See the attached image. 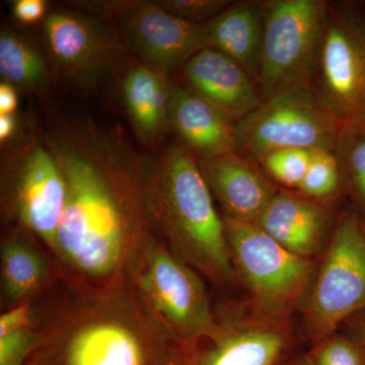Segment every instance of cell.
Wrapping results in <instances>:
<instances>
[{
    "label": "cell",
    "mask_w": 365,
    "mask_h": 365,
    "mask_svg": "<svg viewBox=\"0 0 365 365\" xmlns=\"http://www.w3.org/2000/svg\"><path fill=\"white\" fill-rule=\"evenodd\" d=\"M292 344L284 317L256 309L249 317L232 304L215 307L208 335L180 345L179 365H280Z\"/></svg>",
    "instance_id": "obj_11"
},
{
    "label": "cell",
    "mask_w": 365,
    "mask_h": 365,
    "mask_svg": "<svg viewBox=\"0 0 365 365\" xmlns=\"http://www.w3.org/2000/svg\"><path fill=\"white\" fill-rule=\"evenodd\" d=\"M334 153L345 192L365 216V116L340 120Z\"/></svg>",
    "instance_id": "obj_22"
},
{
    "label": "cell",
    "mask_w": 365,
    "mask_h": 365,
    "mask_svg": "<svg viewBox=\"0 0 365 365\" xmlns=\"http://www.w3.org/2000/svg\"><path fill=\"white\" fill-rule=\"evenodd\" d=\"M255 225L283 248L311 259L326 241L330 215L321 201L278 191Z\"/></svg>",
    "instance_id": "obj_17"
},
{
    "label": "cell",
    "mask_w": 365,
    "mask_h": 365,
    "mask_svg": "<svg viewBox=\"0 0 365 365\" xmlns=\"http://www.w3.org/2000/svg\"><path fill=\"white\" fill-rule=\"evenodd\" d=\"M197 163L222 218L256 223L278 192L258 163L235 151Z\"/></svg>",
    "instance_id": "obj_15"
},
{
    "label": "cell",
    "mask_w": 365,
    "mask_h": 365,
    "mask_svg": "<svg viewBox=\"0 0 365 365\" xmlns=\"http://www.w3.org/2000/svg\"><path fill=\"white\" fill-rule=\"evenodd\" d=\"M18 130V120L14 114L0 115V141L1 143L11 140Z\"/></svg>",
    "instance_id": "obj_31"
},
{
    "label": "cell",
    "mask_w": 365,
    "mask_h": 365,
    "mask_svg": "<svg viewBox=\"0 0 365 365\" xmlns=\"http://www.w3.org/2000/svg\"><path fill=\"white\" fill-rule=\"evenodd\" d=\"M222 220L237 279L251 292L256 309L284 317L304 302L317 271L312 259L283 248L255 223Z\"/></svg>",
    "instance_id": "obj_9"
},
{
    "label": "cell",
    "mask_w": 365,
    "mask_h": 365,
    "mask_svg": "<svg viewBox=\"0 0 365 365\" xmlns=\"http://www.w3.org/2000/svg\"><path fill=\"white\" fill-rule=\"evenodd\" d=\"M312 86L339 120L365 116V9L330 4Z\"/></svg>",
    "instance_id": "obj_10"
},
{
    "label": "cell",
    "mask_w": 365,
    "mask_h": 365,
    "mask_svg": "<svg viewBox=\"0 0 365 365\" xmlns=\"http://www.w3.org/2000/svg\"><path fill=\"white\" fill-rule=\"evenodd\" d=\"M138 1H78L71 4L76 11L98 19L121 16L124 18Z\"/></svg>",
    "instance_id": "obj_28"
},
{
    "label": "cell",
    "mask_w": 365,
    "mask_h": 365,
    "mask_svg": "<svg viewBox=\"0 0 365 365\" xmlns=\"http://www.w3.org/2000/svg\"><path fill=\"white\" fill-rule=\"evenodd\" d=\"M103 19L60 9L44 21L46 46L51 64L71 85L91 90L115 71L124 48Z\"/></svg>",
    "instance_id": "obj_12"
},
{
    "label": "cell",
    "mask_w": 365,
    "mask_h": 365,
    "mask_svg": "<svg viewBox=\"0 0 365 365\" xmlns=\"http://www.w3.org/2000/svg\"><path fill=\"white\" fill-rule=\"evenodd\" d=\"M307 356L314 365H365V349L355 337L335 335L319 341Z\"/></svg>",
    "instance_id": "obj_26"
},
{
    "label": "cell",
    "mask_w": 365,
    "mask_h": 365,
    "mask_svg": "<svg viewBox=\"0 0 365 365\" xmlns=\"http://www.w3.org/2000/svg\"><path fill=\"white\" fill-rule=\"evenodd\" d=\"M0 76L16 88L41 93L51 79L49 63L30 38L9 30L0 34Z\"/></svg>",
    "instance_id": "obj_21"
},
{
    "label": "cell",
    "mask_w": 365,
    "mask_h": 365,
    "mask_svg": "<svg viewBox=\"0 0 365 365\" xmlns=\"http://www.w3.org/2000/svg\"><path fill=\"white\" fill-rule=\"evenodd\" d=\"M339 124L313 86H294L263 98L235 123V151L255 163L284 148L334 151Z\"/></svg>",
    "instance_id": "obj_6"
},
{
    "label": "cell",
    "mask_w": 365,
    "mask_h": 365,
    "mask_svg": "<svg viewBox=\"0 0 365 365\" xmlns=\"http://www.w3.org/2000/svg\"><path fill=\"white\" fill-rule=\"evenodd\" d=\"M0 187L4 228L19 227L32 232L53 254L66 185L43 138L25 136L11 148L2 160Z\"/></svg>",
    "instance_id": "obj_8"
},
{
    "label": "cell",
    "mask_w": 365,
    "mask_h": 365,
    "mask_svg": "<svg viewBox=\"0 0 365 365\" xmlns=\"http://www.w3.org/2000/svg\"><path fill=\"white\" fill-rule=\"evenodd\" d=\"M297 192L314 200L323 201L337 198L345 192L340 165L335 153L329 150H316Z\"/></svg>",
    "instance_id": "obj_24"
},
{
    "label": "cell",
    "mask_w": 365,
    "mask_h": 365,
    "mask_svg": "<svg viewBox=\"0 0 365 365\" xmlns=\"http://www.w3.org/2000/svg\"><path fill=\"white\" fill-rule=\"evenodd\" d=\"M123 35L143 66L167 76L207 48L206 24L177 18L158 2L138 1L123 18Z\"/></svg>",
    "instance_id": "obj_13"
},
{
    "label": "cell",
    "mask_w": 365,
    "mask_h": 365,
    "mask_svg": "<svg viewBox=\"0 0 365 365\" xmlns=\"http://www.w3.org/2000/svg\"><path fill=\"white\" fill-rule=\"evenodd\" d=\"M62 277L58 262L36 235L24 228H4L0 242L1 312L34 302Z\"/></svg>",
    "instance_id": "obj_14"
},
{
    "label": "cell",
    "mask_w": 365,
    "mask_h": 365,
    "mask_svg": "<svg viewBox=\"0 0 365 365\" xmlns=\"http://www.w3.org/2000/svg\"><path fill=\"white\" fill-rule=\"evenodd\" d=\"M37 342L34 302L1 312L0 365H25Z\"/></svg>",
    "instance_id": "obj_23"
},
{
    "label": "cell",
    "mask_w": 365,
    "mask_h": 365,
    "mask_svg": "<svg viewBox=\"0 0 365 365\" xmlns=\"http://www.w3.org/2000/svg\"><path fill=\"white\" fill-rule=\"evenodd\" d=\"M14 18L30 25L47 16V2L44 0H16L13 4Z\"/></svg>",
    "instance_id": "obj_29"
},
{
    "label": "cell",
    "mask_w": 365,
    "mask_h": 365,
    "mask_svg": "<svg viewBox=\"0 0 365 365\" xmlns=\"http://www.w3.org/2000/svg\"><path fill=\"white\" fill-rule=\"evenodd\" d=\"M182 69L190 90L235 123L261 104L260 91L255 79L225 53L205 48L192 56Z\"/></svg>",
    "instance_id": "obj_16"
},
{
    "label": "cell",
    "mask_w": 365,
    "mask_h": 365,
    "mask_svg": "<svg viewBox=\"0 0 365 365\" xmlns=\"http://www.w3.org/2000/svg\"><path fill=\"white\" fill-rule=\"evenodd\" d=\"M280 365H314L307 354L302 356L294 357V359H287Z\"/></svg>",
    "instance_id": "obj_33"
},
{
    "label": "cell",
    "mask_w": 365,
    "mask_h": 365,
    "mask_svg": "<svg viewBox=\"0 0 365 365\" xmlns=\"http://www.w3.org/2000/svg\"><path fill=\"white\" fill-rule=\"evenodd\" d=\"M304 302L307 337L314 344L365 312V216L354 206L338 218Z\"/></svg>",
    "instance_id": "obj_5"
},
{
    "label": "cell",
    "mask_w": 365,
    "mask_h": 365,
    "mask_svg": "<svg viewBox=\"0 0 365 365\" xmlns=\"http://www.w3.org/2000/svg\"><path fill=\"white\" fill-rule=\"evenodd\" d=\"M314 150L284 148L271 151L258 160L269 179L290 189H299L306 176Z\"/></svg>",
    "instance_id": "obj_25"
},
{
    "label": "cell",
    "mask_w": 365,
    "mask_h": 365,
    "mask_svg": "<svg viewBox=\"0 0 365 365\" xmlns=\"http://www.w3.org/2000/svg\"><path fill=\"white\" fill-rule=\"evenodd\" d=\"M34 306L37 342L25 365L180 364V345L128 281L93 285L62 274Z\"/></svg>",
    "instance_id": "obj_2"
},
{
    "label": "cell",
    "mask_w": 365,
    "mask_h": 365,
    "mask_svg": "<svg viewBox=\"0 0 365 365\" xmlns=\"http://www.w3.org/2000/svg\"><path fill=\"white\" fill-rule=\"evenodd\" d=\"M264 38L257 86L262 100L313 83L330 4L324 0L262 1Z\"/></svg>",
    "instance_id": "obj_7"
},
{
    "label": "cell",
    "mask_w": 365,
    "mask_h": 365,
    "mask_svg": "<svg viewBox=\"0 0 365 365\" xmlns=\"http://www.w3.org/2000/svg\"><path fill=\"white\" fill-rule=\"evenodd\" d=\"M170 125L196 160L235 151V122L188 86L173 83Z\"/></svg>",
    "instance_id": "obj_18"
},
{
    "label": "cell",
    "mask_w": 365,
    "mask_h": 365,
    "mask_svg": "<svg viewBox=\"0 0 365 365\" xmlns=\"http://www.w3.org/2000/svg\"><path fill=\"white\" fill-rule=\"evenodd\" d=\"M157 2L168 13L194 24H207L234 4L227 0H163Z\"/></svg>",
    "instance_id": "obj_27"
},
{
    "label": "cell",
    "mask_w": 365,
    "mask_h": 365,
    "mask_svg": "<svg viewBox=\"0 0 365 365\" xmlns=\"http://www.w3.org/2000/svg\"><path fill=\"white\" fill-rule=\"evenodd\" d=\"M144 195L153 232L173 254L213 287L235 284L225 223L196 158L182 143L150 158Z\"/></svg>",
    "instance_id": "obj_3"
},
{
    "label": "cell",
    "mask_w": 365,
    "mask_h": 365,
    "mask_svg": "<svg viewBox=\"0 0 365 365\" xmlns=\"http://www.w3.org/2000/svg\"><path fill=\"white\" fill-rule=\"evenodd\" d=\"M264 38L262 2L232 4L206 24L207 48L225 53L241 64L257 83Z\"/></svg>",
    "instance_id": "obj_20"
},
{
    "label": "cell",
    "mask_w": 365,
    "mask_h": 365,
    "mask_svg": "<svg viewBox=\"0 0 365 365\" xmlns=\"http://www.w3.org/2000/svg\"><path fill=\"white\" fill-rule=\"evenodd\" d=\"M143 307L179 345L195 342L215 325V307L205 279L151 235L127 272Z\"/></svg>",
    "instance_id": "obj_4"
},
{
    "label": "cell",
    "mask_w": 365,
    "mask_h": 365,
    "mask_svg": "<svg viewBox=\"0 0 365 365\" xmlns=\"http://www.w3.org/2000/svg\"><path fill=\"white\" fill-rule=\"evenodd\" d=\"M43 140L66 185L53 255L62 274L81 282L127 281L139 250L155 234L144 195L150 158L119 127L56 119Z\"/></svg>",
    "instance_id": "obj_1"
},
{
    "label": "cell",
    "mask_w": 365,
    "mask_h": 365,
    "mask_svg": "<svg viewBox=\"0 0 365 365\" xmlns=\"http://www.w3.org/2000/svg\"><path fill=\"white\" fill-rule=\"evenodd\" d=\"M357 318H355V334L353 337L356 338L357 340L361 343L365 349V312L356 314Z\"/></svg>",
    "instance_id": "obj_32"
},
{
    "label": "cell",
    "mask_w": 365,
    "mask_h": 365,
    "mask_svg": "<svg viewBox=\"0 0 365 365\" xmlns=\"http://www.w3.org/2000/svg\"><path fill=\"white\" fill-rule=\"evenodd\" d=\"M19 106L16 88L9 83H0V115L14 114Z\"/></svg>",
    "instance_id": "obj_30"
},
{
    "label": "cell",
    "mask_w": 365,
    "mask_h": 365,
    "mask_svg": "<svg viewBox=\"0 0 365 365\" xmlns=\"http://www.w3.org/2000/svg\"><path fill=\"white\" fill-rule=\"evenodd\" d=\"M173 81L167 74L140 64L132 67L122 83L127 116L141 143L158 145L170 130Z\"/></svg>",
    "instance_id": "obj_19"
}]
</instances>
